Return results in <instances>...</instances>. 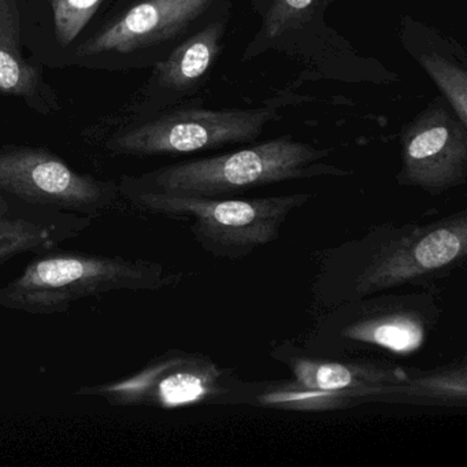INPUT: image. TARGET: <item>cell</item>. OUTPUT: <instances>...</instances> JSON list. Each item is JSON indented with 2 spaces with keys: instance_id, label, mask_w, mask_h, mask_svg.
<instances>
[{
  "instance_id": "cell-13",
  "label": "cell",
  "mask_w": 467,
  "mask_h": 467,
  "mask_svg": "<svg viewBox=\"0 0 467 467\" xmlns=\"http://www.w3.org/2000/svg\"><path fill=\"white\" fill-rule=\"evenodd\" d=\"M231 15L215 18L155 64L151 87L160 97L158 114L198 94L207 83L225 47Z\"/></svg>"
},
{
  "instance_id": "cell-18",
  "label": "cell",
  "mask_w": 467,
  "mask_h": 467,
  "mask_svg": "<svg viewBox=\"0 0 467 467\" xmlns=\"http://www.w3.org/2000/svg\"><path fill=\"white\" fill-rule=\"evenodd\" d=\"M42 80L21 51L20 10L17 0H0V94L34 99Z\"/></svg>"
},
{
  "instance_id": "cell-3",
  "label": "cell",
  "mask_w": 467,
  "mask_h": 467,
  "mask_svg": "<svg viewBox=\"0 0 467 467\" xmlns=\"http://www.w3.org/2000/svg\"><path fill=\"white\" fill-rule=\"evenodd\" d=\"M332 152V149H318L285 135L255 141L228 154L165 166L136 180L135 188L201 198H232L280 182L354 174L325 163Z\"/></svg>"
},
{
  "instance_id": "cell-6",
  "label": "cell",
  "mask_w": 467,
  "mask_h": 467,
  "mask_svg": "<svg viewBox=\"0 0 467 467\" xmlns=\"http://www.w3.org/2000/svg\"><path fill=\"white\" fill-rule=\"evenodd\" d=\"M130 198L141 212L188 221L193 239L214 258L243 261L275 242L289 214L307 204L313 195L201 198L135 188Z\"/></svg>"
},
{
  "instance_id": "cell-5",
  "label": "cell",
  "mask_w": 467,
  "mask_h": 467,
  "mask_svg": "<svg viewBox=\"0 0 467 467\" xmlns=\"http://www.w3.org/2000/svg\"><path fill=\"white\" fill-rule=\"evenodd\" d=\"M182 273L163 265L124 256L50 254L34 259L24 272L0 286V306L31 314H64L86 297L119 291L158 292L182 283Z\"/></svg>"
},
{
  "instance_id": "cell-7",
  "label": "cell",
  "mask_w": 467,
  "mask_h": 467,
  "mask_svg": "<svg viewBox=\"0 0 467 467\" xmlns=\"http://www.w3.org/2000/svg\"><path fill=\"white\" fill-rule=\"evenodd\" d=\"M285 92L259 108H174L119 133L109 143L114 152L138 157L184 155L236 144L255 143L265 128L280 121Z\"/></svg>"
},
{
  "instance_id": "cell-12",
  "label": "cell",
  "mask_w": 467,
  "mask_h": 467,
  "mask_svg": "<svg viewBox=\"0 0 467 467\" xmlns=\"http://www.w3.org/2000/svg\"><path fill=\"white\" fill-rule=\"evenodd\" d=\"M272 357L286 366L294 379L306 387L347 393L368 403L376 388L400 384L411 368L389 360L368 358H324L307 354L299 347L283 343L272 349Z\"/></svg>"
},
{
  "instance_id": "cell-10",
  "label": "cell",
  "mask_w": 467,
  "mask_h": 467,
  "mask_svg": "<svg viewBox=\"0 0 467 467\" xmlns=\"http://www.w3.org/2000/svg\"><path fill=\"white\" fill-rule=\"evenodd\" d=\"M400 187L418 188L431 196L467 182V125L440 95L400 132Z\"/></svg>"
},
{
  "instance_id": "cell-15",
  "label": "cell",
  "mask_w": 467,
  "mask_h": 467,
  "mask_svg": "<svg viewBox=\"0 0 467 467\" xmlns=\"http://www.w3.org/2000/svg\"><path fill=\"white\" fill-rule=\"evenodd\" d=\"M368 401L466 409V358H461V359L453 360L448 365L431 368V370H420V368H412L406 381L376 388L371 390Z\"/></svg>"
},
{
  "instance_id": "cell-14",
  "label": "cell",
  "mask_w": 467,
  "mask_h": 467,
  "mask_svg": "<svg viewBox=\"0 0 467 467\" xmlns=\"http://www.w3.org/2000/svg\"><path fill=\"white\" fill-rule=\"evenodd\" d=\"M399 40L422 67L455 116L467 125V51L436 28L415 18H401Z\"/></svg>"
},
{
  "instance_id": "cell-1",
  "label": "cell",
  "mask_w": 467,
  "mask_h": 467,
  "mask_svg": "<svg viewBox=\"0 0 467 467\" xmlns=\"http://www.w3.org/2000/svg\"><path fill=\"white\" fill-rule=\"evenodd\" d=\"M466 259L467 210L426 223H379L322 254L314 303L329 310L406 285L431 288Z\"/></svg>"
},
{
  "instance_id": "cell-19",
  "label": "cell",
  "mask_w": 467,
  "mask_h": 467,
  "mask_svg": "<svg viewBox=\"0 0 467 467\" xmlns=\"http://www.w3.org/2000/svg\"><path fill=\"white\" fill-rule=\"evenodd\" d=\"M59 43L70 45L94 17L102 0H51Z\"/></svg>"
},
{
  "instance_id": "cell-20",
  "label": "cell",
  "mask_w": 467,
  "mask_h": 467,
  "mask_svg": "<svg viewBox=\"0 0 467 467\" xmlns=\"http://www.w3.org/2000/svg\"><path fill=\"white\" fill-rule=\"evenodd\" d=\"M15 207L12 206L9 201L4 196L0 195V220L2 218L10 217V215H15Z\"/></svg>"
},
{
  "instance_id": "cell-4",
  "label": "cell",
  "mask_w": 467,
  "mask_h": 467,
  "mask_svg": "<svg viewBox=\"0 0 467 467\" xmlns=\"http://www.w3.org/2000/svg\"><path fill=\"white\" fill-rule=\"evenodd\" d=\"M441 314L434 286L370 295L327 310L302 349L324 358H407L425 346Z\"/></svg>"
},
{
  "instance_id": "cell-8",
  "label": "cell",
  "mask_w": 467,
  "mask_h": 467,
  "mask_svg": "<svg viewBox=\"0 0 467 467\" xmlns=\"http://www.w3.org/2000/svg\"><path fill=\"white\" fill-rule=\"evenodd\" d=\"M240 381L201 354L169 351L128 379L81 388L78 395L99 396L119 406L179 409L202 403H234Z\"/></svg>"
},
{
  "instance_id": "cell-16",
  "label": "cell",
  "mask_w": 467,
  "mask_h": 467,
  "mask_svg": "<svg viewBox=\"0 0 467 467\" xmlns=\"http://www.w3.org/2000/svg\"><path fill=\"white\" fill-rule=\"evenodd\" d=\"M91 218L50 210L15 214L0 220V264L29 253H46L67 239L78 236Z\"/></svg>"
},
{
  "instance_id": "cell-17",
  "label": "cell",
  "mask_w": 467,
  "mask_h": 467,
  "mask_svg": "<svg viewBox=\"0 0 467 467\" xmlns=\"http://www.w3.org/2000/svg\"><path fill=\"white\" fill-rule=\"evenodd\" d=\"M236 403H250L283 411L329 412L352 409L362 401L347 393L306 387L292 381H265L245 384L237 390Z\"/></svg>"
},
{
  "instance_id": "cell-9",
  "label": "cell",
  "mask_w": 467,
  "mask_h": 467,
  "mask_svg": "<svg viewBox=\"0 0 467 467\" xmlns=\"http://www.w3.org/2000/svg\"><path fill=\"white\" fill-rule=\"evenodd\" d=\"M0 192L32 206L99 217L116 201L109 182L78 173L51 152L37 149L0 151Z\"/></svg>"
},
{
  "instance_id": "cell-2",
  "label": "cell",
  "mask_w": 467,
  "mask_h": 467,
  "mask_svg": "<svg viewBox=\"0 0 467 467\" xmlns=\"http://www.w3.org/2000/svg\"><path fill=\"white\" fill-rule=\"evenodd\" d=\"M337 0H253L258 29L242 54V62L281 54L296 62L303 78L346 84L390 86L399 76L373 57L360 54L327 23Z\"/></svg>"
},
{
  "instance_id": "cell-11",
  "label": "cell",
  "mask_w": 467,
  "mask_h": 467,
  "mask_svg": "<svg viewBox=\"0 0 467 467\" xmlns=\"http://www.w3.org/2000/svg\"><path fill=\"white\" fill-rule=\"evenodd\" d=\"M234 0H141L78 50V56L161 50L169 53L225 13Z\"/></svg>"
}]
</instances>
